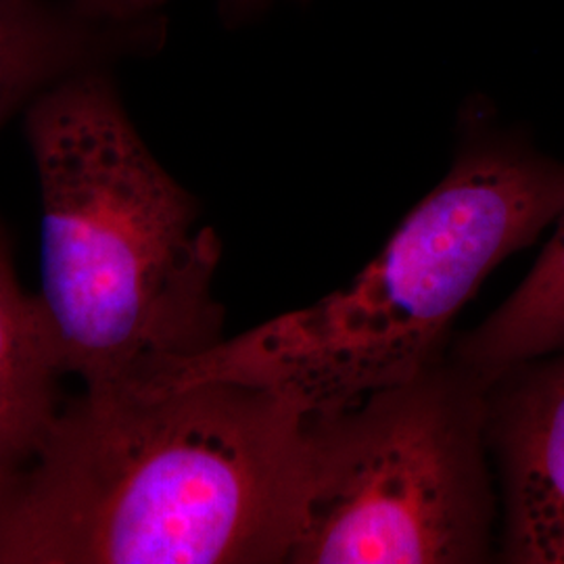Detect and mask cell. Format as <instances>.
Wrapping results in <instances>:
<instances>
[{"instance_id": "cell-1", "label": "cell", "mask_w": 564, "mask_h": 564, "mask_svg": "<svg viewBox=\"0 0 564 564\" xmlns=\"http://www.w3.org/2000/svg\"><path fill=\"white\" fill-rule=\"evenodd\" d=\"M312 435L262 387L84 391L0 510V564L289 563Z\"/></svg>"}, {"instance_id": "cell-2", "label": "cell", "mask_w": 564, "mask_h": 564, "mask_svg": "<svg viewBox=\"0 0 564 564\" xmlns=\"http://www.w3.org/2000/svg\"><path fill=\"white\" fill-rule=\"evenodd\" d=\"M25 137L41 184L36 295L63 375L107 393L220 341V239L142 141L109 67L44 90Z\"/></svg>"}, {"instance_id": "cell-4", "label": "cell", "mask_w": 564, "mask_h": 564, "mask_svg": "<svg viewBox=\"0 0 564 564\" xmlns=\"http://www.w3.org/2000/svg\"><path fill=\"white\" fill-rule=\"evenodd\" d=\"M489 508L477 408L423 375L314 419L289 563L479 561Z\"/></svg>"}, {"instance_id": "cell-8", "label": "cell", "mask_w": 564, "mask_h": 564, "mask_svg": "<svg viewBox=\"0 0 564 564\" xmlns=\"http://www.w3.org/2000/svg\"><path fill=\"white\" fill-rule=\"evenodd\" d=\"M564 349V214L519 289L463 345L485 381Z\"/></svg>"}, {"instance_id": "cell-3", "label": "cell", "mask_w": 564, "mask_h": 564, "mask_svg": "<svg viewBox=\"0 0 564 564\" xmlns=\"http://www.w3.org/2000/svg\"><path fill=\"white\" fill-rule=\"evenodd\" d=\"M564 214V163L519 134L473 132L362 272L314 305L142 375L128 391L262 387L312 419L423 377L487 274Z\"/></svg>"}, {"instance_id": "cell-5", "label": "cell", "mask_w": 564, "mask_h": 564, "mask_svg": "<svg viewBox=\"0 0 564 564\" xmlns=\"http://www.w3.org/2000/svg\"><path fill=\"white\" fill-rule=\"evenodd\" d=\"M550 356L502 375L496 442L510 563L564 564V349Z\"/></svg>"}, {"instance_id": "cell-10", "label": "cell", "mask_w": 564, "mask_h": 564, "mask_svg": "<svg viewBox=\"0 0 564 564\" xmlns=\"http://www.w3.org/2000/svg\"><path fill=\"white\" fill-rule=\"evenodd\" d=\"M272 2L274 0H223V15L232 23H241L262 13Z\"/></svg>"}, {"instance_id": "cell-7", "label": "cell", "mask_w": 564, "mask_h": 564, "mask_svg": "<svg viewBox=\"0 0 564 564\" xmlns=\"http://www.w3.org/2000/svg\"><path fill=\"white\" fill-rule=\"evenodd\" d=\"M63 375L39 295L23 291L0 232V510L59 414Z\"/></svg>"}, {"instance_id": "cell-6", "label": "cell", "mask_w": 564, "mask_h": 564, "mask_svg": "<svg viewBox=\"0 0 564 564\" xmlns=\"http://www.w3.org/2000/svg\"><path fill=\"white\" fill-rule=\"evenodd\" d=\"M163 34L93 20L67 0H0V126L51 86L153 51Z\"/></svg>"}, {"instance_id": "cell-9", "label": "cell", "mask_w": 564, "mask_h": 564, "mask_svg": "<svg viewBox=\"0 0 564 564\" xmlns=\"http://www.w3.org/2000/svg\"><path fill=\"white\" fill-rule=\"evenodd\" d=\"M93 20L126 28L165 32L163 9L167 0H67Z\"/></svg>"}]
</instances>
